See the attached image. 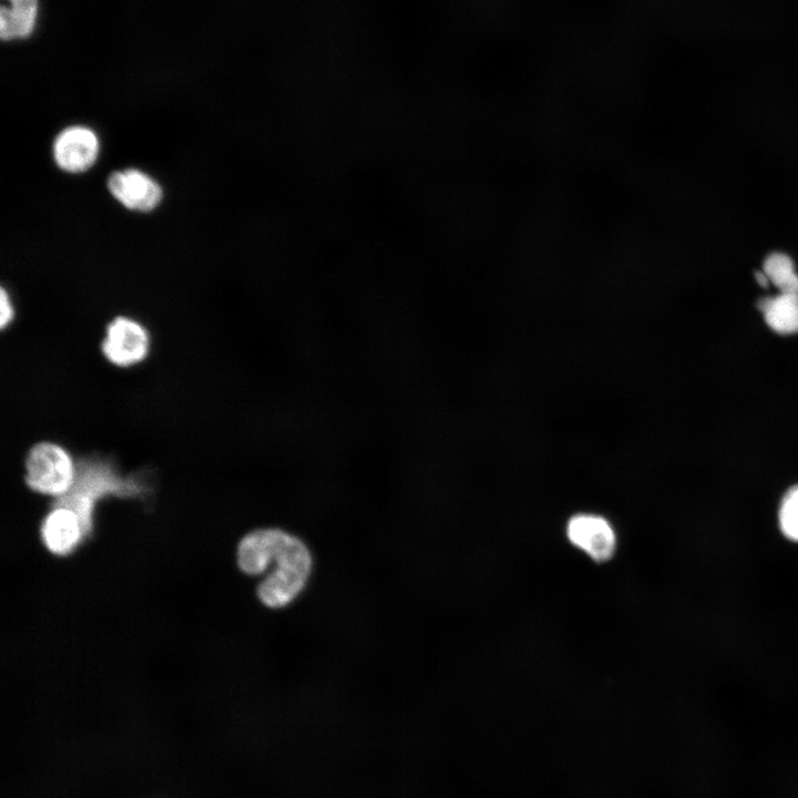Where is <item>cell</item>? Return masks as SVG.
<instances>
[{
  "mask_svg": "<svg viewBox=\"0 0 798 798\" xmlns=\"http://www.w3.org/2000/svg\"><path fill=\"white\" fill-rule=\"evenodd\" d=\"M146 487L135 475H122L113 461L89 457L78 461V472L71 490L53 504L72 509L81 519L85 535L92 532L94 508L99 500L112 495L134 498Z\"/></svg>",
  "mask_w": 798,
  "mask_h": 798,
  "instance_id": "cell-1",
  "label": "cell"
},
{
  "mask_svg": "<svg viewBox=\"0 0 798 798\" xmlns=\"http://www.w3.org/2000/svg\"><path fill=\"white\" fill-rule=\"evenodd\" d=\"M269 565L276 563L258 585L260 602L272 608L286 606L305 587L311 571V556L306 544L293 534L273 530Z\"/></svg>",
  "mask_w": 798,
  "mask_h": 798,
  "instance_id": "cell-2",
  "label": "cell"
},
{
  "mask_svg": "<svg viewBox=\"0 0 798 798\" xmlns=\"http://www.w3.org/2000/svg\"><path fill=\"white\" fill-rule=\"evenodd\" d=\"M25 483L34 492L54 499L65 495L78 472V461L61 444L41 441L30 448L25 462Z\"/></svg>",
  "mask_w": 798,
  "mask_h": 798,
  "instance_id": "cell-3",
  "label": "cell"
},
{
  "mask_svg": "<svg viewBox=\"0 0 798 798\" xmlns=\"http://www.w3.org/2000/svg\"><path fill=\"white\" fill-rule=\"evenodd\" d=\"M151 337L147 329L127 316L113 318L105 328L101 351L105 359L121 368L142 362L150 352Z\"/></svg>",
  "mask_w": 798,
  "mask_h": 798,
  "instance_id": "cell-4",
  "label": "cell"
},
{
  "mask_svg": "<svg viewBox=\"0 0 798 798\" xmlns=\"http://www.w3.org/2000/svg\"><path fill=\"white\" fill-rule=\"evenodd\" d=\"M570 542L595 562L612 559L616 550V535L607 520L594 514H576L566 525Z\"/></svg>",
  "mask_w": 798,
  "mask_h": 798,
  "instance_id": "cell-5",
  "label": "cell"
},
{
  "mask_svg": "<svg viewBox=\"0 0 798 798\" xmlns=\"http://www.w3.org/2000/svg\"><path fill=\"white\" fill-rule=\"evenodd\" d=\"M99 149V139L91 129L73 125L64 129L57 136L53 155L61 170L80 173L95 163Z\"/></svg>",
  "mask_w": 798,
  "mask_h": 798,
  "instance_id": "cell-6",
  "label": "cell"
},
{
  "mask_svg": "<svg viewBox=\"0 0 798 798\" xmlns=\"http://www.w3.org/2000/svg\"><path fill=\"white\" fill-rule=\"evenodd\" d=\"M111 194L129 209L149 212L162 200L161 186L147 174L127 168L112 173L108 180Z\"/></svg>",
  "mask_w": 798,
  "mask_h": 798,
  "instance_id": "cell-7",
  "label": "cell"
},
{
  "mask_svg": "<svg viewBox=\"0 0 798 798\" xmlns=\"http://www.w3.org/2000/svg\"><path fill=\"white\" fill-rule=\"evenodd\" d=\"M42 540L52 553L65 555L85 538L80 516L70 508L53 504L41 526Z\"/></svg>",
  "mask_w": 798,
  "mask_h": 798,
  "instance_id": "cell-8",
  "label": "cell"
},
{
  "mask_svg": "<svg viewBox=\"0 0 798 798\" xmlns=\"http://www.w3.org/2000/svg\"><path fill=\"white\" fill-rule=\"evenodd\" d=\"M757 307L774 331L781 335L798 332V294L779 293L764 297L758 300Z\"/></svg>",
  "mask_w": 798,
  "mask_h": 798,
  "instance_id": "cell-9",
  "label": "cell"
},
{
  "mask_svg": "<svg viewBox=\"0 0 798 798\" xmlns=\"http://www.w3.org/2000/svg\"><path fill=\"white\" fill-rule=\"evenodd\" d=\"M9 8L1 9V38L11 40L27 37L33 29L37 0H7Z\"/></svg>",
  "mask_w": 798,
  "mask_h": 798,
  "instance_id": "cell-10",
  "label": "cell"
},
{
  "mask_svg": "<svg viewBox=\"0 0 798 798\" xmlns=\"http://www.w3.org/2000/svg\"><path fill=\"white\" fill-rule=\"evenodd\" d=\"M769 282L785 294H798V273L790 256L780 252L769 254L763 264Z\"/></svg>",
  "mask_w": 798,
  "mask_h": 798,
  "instance_id": "cell-11",
  "label": "cell"
},
{
  "mask_svg": "<svg viewBox=\"0 0 798 798\" xmlns=\"http://www.w3.org/2000/svg\"><path fill=\"white\" fill-rule=\"evenodd\" d=\"M779 526L788 539L798 541V485L784 495L779 509Z\"/></svg>",
  "mask_w": 798,
  "mask_h": 798,
  "instance_id": "cell-12",
  "label": "cell"
},
{
  "mask_svg": "<svg viewBox=\"0 0 798 798\" xmlns=\"http://www.w3.org/2000/svg\"><path fill=\"white\" fill-rule=\"evenodd\" d=\"M0 325L1 328L4 329L8 325L11 324V321L14 318V308L12 305V301L10 299V295L7 293L4 288H1L0 294Z\"/></svg>",
  "mask_w": 798,
  "mask_h": 798,
  "instance_id": "cell-13",
  "label": "cell"
},
{
  "mask_svg": "<svg viewBox=\"0 0 798 798\" xmlns=\"http://www.w3.org/2000/svg\"><path fill=\"white\" fill-rule=\"evenodd\" d=\"M755 278H756L757 283H758L761 287H767L768 284L770 283L769 279H768V277L766 276V274H765L763 270H761V272H756V273H755Z\"/></svg>",
  "mask_w": 798,
  "mask_h": 798,
  "instance_id": "cell-14",
  "label": "cell"
}]
</instances>
